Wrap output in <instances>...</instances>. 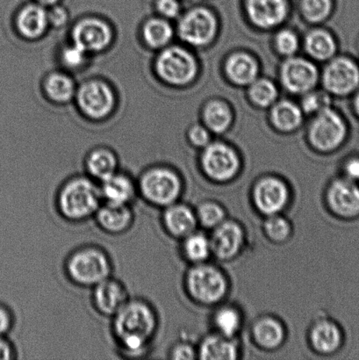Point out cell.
<instances>
[{
	"label": "cell",
	"instance_id": "cell-46",
	"mask_svg": "<svg viewBox=\"0 0 359 360\" xmlns=\"http://www.w3.org/2000/svg\"><path fill=\"white\" fill-rule=\"evenodd\" d=\"M13 319L12 313L5 306L0 305V337H5L12 329Z\"/></svg>",
	"mask_w": 359,
	"mask_h": 360
},
{
	"label": "cell",
	"instance_id": "cell-23",
	"mask_svg": "<svg viewBox=\"0 0 359 360\" xmlns=\"http://www.w3.org/2000/svg\"><path fill=\"white\" fill-rule=\"evenodd\" d=\"M164 224L171 235L186 238L195 232L196 217L188 207L182 204H171L167 207L163 217Z\"/></svg>",
	"mask_w": 359,
	"mask_h": 360
},
{
	"label": "cell",
	"instance_id": "cell-15",
	"mask_svg": "<svg viewBox=\"0 0 359 360\" xmlns=\"http://www.w3.org/2000/svg\"><path fill=\"white\" fill-rule=\"evenodd\" d=\"M328 202L334 213L340 217H358L359 184L344 177L335 180L328 191Z\"/></svg>",
	"mask_w": 359,
	"mask_h": 360
},
{
	"label": "cell",
	"instance_id": "cell-27",
	"mask_svg": "<svg viewBox=\"0 0 359 360\" xmlns=\"http://www.w3.org/2000/svg\"><path fill=\"white\" fill-rule=\"evenodd\" d=\"M44 89L49 100L58 104L72 101L77 93L72 77L65 72L48 74L44 80Z\"/></svg>",
	"mask_w": 359,
	"mask_h": 360
},
{
	"label": "cell",
	"instance_id": "cell-21",
	"mask_svg": "<svg viewBox=\"0 0 359 360\" xmlns=\"http://www.w3.org/2000/svg\"><path fill=\"white\" fill-rule=\"evenodd\" d=\"M102 200L116 205H129L135 199L137 187L131 178L116 172L100 182Z\"/></svg>",
	"mask_w": 359,
	"mask_h": 360
},
{
	"label": "cell",
	"instance_id": "cell-3",
	"mask_svg": "<svg viewBox=\"0 0 359 360\" xmlns=\"http://www.w3.org/2000/svg\"><path fill=\"white\" fill-rule=\"evenodd\" d=\"M66 273L74 283L93 288L110 277L111 261L103 250L84 247L77 250L67 259Z\"/></svg>",
	"mask_w": 359,
	"mask_h": 360
},
{
	"label": "cell",
	"instance_id": "cell-24",
	"mask_svg": "<svg viewBox=\"0 0 359 360\" xmlns=\"http://www.w3.org/2000/svg\"><path fill=\"white\" fill-rule=\"evenodd\" d=\"M304 47L311 58L318 61H329L336 56L337 44L332 33L325 30L309 32L305 38Z\"/></svg>",
	"mask_w": 359,
	"mask_h": 360
},
{
	"label": "cell",
	"instance_id": "cell-40",
	"mask_svg": "<svg viewBox=\"0 0 359 360\" xmlns=\"http://www.w3.org/2000/svg\"><path fill=\"white\" fill-rule=\"evenodd\" d=\"M265 231L269 238L273 241L283 242L290 235L291 227L289 222L280 215H270L265 224Z\"/></svg>",
	"mask_w": 359,
	"mask_h": 360
},
{
	"label": "cell",
	"instance_id": "cell-32",
	"mask_svg": "<svg viewBox=\"0 0 359 360\" xmlns=\"http://www.w3.org/2000/svg\"><path fill=\"white\" fill-rule=\"evenodd\" d=\"M253 335L259 345L265 348H275L282 343L284 330L281 324L272 317H265L256 323Z\"/></svg>",
	"mask_w": 359,
	"mask_h": 360
},
{
	"label": "cell",
	"instance_id": "cell-38",
	"mask_svg": "<svg viewBox=\"0 0 359 360\" xmlns=\"http://www.w3.org/2000/svg\"><path fill=\"white\" fill-rule=\"evenodd\" d=\"M332 100L327 91L312 90L303 95L301 101V110L306 114L316 115L330 108Z\"/></svg>",
	"mask_w": 359,
	"mask_h": 360
},
{
	"label": "cell",
	"instance_id": "cell-30",
	"mask_svg": "<svg viewBox=\"0 0 359 360\" xmlns=\"http://www.w3.org/2000/svg\"><path fill=\"white\" fill-rule=\"evenodd\" d=\"M200 355L206 360H232L237 358V348L230 338L223 335L210 336L200 345Z\"/></svg>",
	"mask_w": 359,
	"mask_h": 360
},
{
	"label": "cell",
	"instance_id": "cell-44",
	"mask_svg": "<svg viewBox=\"0 0 359 360\" xmlns=\"http://www.w3.org/2000/svg\"><path fill=\"white\" fill-rule=\"evenodd\" d=\"M49 27L60 28L66 26L69 21V13L65 7L53 6L48 11Z\"/></svg>",
	"mask_w": 359,
	"mask_h": 360
},
{
	"label": "cell",
	"instance_id": "cell-37",
	"mask_svg": "<svg viewBox=\"0 0 359 360\" xmlns=\"http://www.w3.org/2000/svg\"><path fill=\"white\" fill-rule=\"evenodd\" d=\"M89 54L79 45L72 44L65 46L60 51V61L65 68L77 70L86 65Z\"/></svg>",
	"mask_w": 359,
	"mask_h": 360
},
{
	"label": "cell",
	"instance_id": "cell-2",
	"mask_svg": "<svg viewBox=\"0 0 359 360\" xmlns=\"http://www.w3.org/2000/svg\"><path fill=\"white\" fill-rule=\"evenodd\" d=\"M100 187L87 177L68 180L60 189L58 207L66 220L81 221L93 217L101 206Z\"/></svg>",
	"mask_w": 359,
	"mask_h": 360
},
{
	"label": "cell",
	"instance_id": "cell-9",
	"mask_svg": "<svg viewBox=\"0 0 359 360\" xmlns=\"http://www.w3.org/2000/svg\"><path fill=\"white\" fill-rule=\"evenodd\" d=\"M216 16L205 7H195L179 20L178 34L183 41L195 47L210 44L217 33Z\"/></svg>",
	"mask_w": 359,
	"mask_h": 360
},
{
	"label": "cell",
	"instance_id": "cell-45",
	"mask_svg": "<svg viewBox=\"0 0 359 360\" xmlns=\"http://www.w3.org/2000/svg\"><path fill=\"white\" fill-rule=\"evenodd\" d=\"M344 178L359 184V156H353L344 164Z\"/></svg>",
	"mask_w": 359,
	"mask_h": 360
},
{
	"label": "cell",
	"instance_id": "cell-7",
	"mask_svg": "<svg viewBox=\"0 0 359 360\" xmlns=\"http://www.w3.org/2000/svg\"><path fill=\"white\" fill-rule=\"evenodd\" d=\"M327 93L337 97L351 96L359 88V63L351 56H334L322 77Z\"/></svg>",
	"mask_w": 359,
	"mask_h": 360
},
{
	"label": "cell",
	"instance_id": "cell-35",
	"mask_svg": "<svg viewBox=\"0 0 359 360\" xmlns=\"http://www.w3.org/2000/svg\"><path fill=\"white\" fill-rule=\"evenodd\" d=\"M333 10V0H301L302 15L308 22L320 23L328 19Z\"/></svg>",
	"mask_w": 359,
	"mask_h": 360
},
{
	"label": "cell",
	"instance_id": "cell-22",
	"mask_svg": "<svg viewBox=\"0 0 359 360\" xmlns=\"http://www.w3.org/2000/svg\"><path fill=\"white\" fill-rule=\"evenodd\" d=\"M228 79L237 86H249L258 79L259 65L252 56L237 52L228 56L225 63Z\"/></svg>",
	"mask_w": 359,
	"mask_h": 360
},
{
	"label": "cell",
	"instance_id": "cell-29",
	"mask_svg": "<svg viewBox=\"0 0 359 360\" xmlns=\"http://www.w3.org/2000/svg\"><path fill=\"white\" fill-rule=\"evenodd\" d=\"M86 167L91 178L102 182L117 172L118 160L112 150L98 148L88 155Z\"/></svg>",
	"mask_w": 359,
	"mask_h": 360
},
{
	"label": "cell",
	"instance_id": "cell-31",
	"mask_svg": "<svg viewBox=\"0 0 359 360\" xmlns=\"http://www.w3.org/2000/svg\"><path fill=\"white\" fill-rule=\"evenodd\" d=\"M232 118L230 108L223 101H212L204 108L203 120L209 131L217 134L226 131L230 128Z\"/></svg>",
	"mask_w": 359,
	"mask_h": 360
},
{
	"label": "cell",
	"instance_id": "cell-47",
	"mask_svg": "<svg viewBox=\"0 0 359 360\" xmlns=\"http://www.w3.org/2000/svg\"><path fill=\"white\" fill-rule=\"evenodd\" d=\"M172 359H193L195 358V352L191 345L181 344L175 347L171 352Z\"/></svg>",
	"mask_w": 359,
	"mask_h": 360
},
{
	"label": "cell",
	"instance_id": "cell-41",
	"mask_svg": "<svg viewBox=\"0 0 359 360\" xmlns=\"http://www.w3.org/2000/svg\"><path fill=\"white\" fill-rule=\"evenodd\" d=\"M224 215L223 208L216 203L207 202L199 207V220L207 228L217 227L224 221Z\"/></svg>",
	"mask_w": 359,
	"mask_h": 360
},
{
	"label": "cell",
	"instance_id": "cell-12",
	"mask_svg": "<svg viewBox=\"0 0 359 360\" xmlns=\"http://www.w3.org/2000/svg\"><path fill=\"white\" fill-rule=\"evenodd\" d=\"M114 39L112 30L107 21L96 17H86L77 21L72 30V41L91 53L105 51Z\"/></svg>",
	"mask_w": 359,
	"mask_h": 360
},
{
	"label": "cell",
	"instance_id": "cell-26",
	"mask_svg": "<svg viewBox=\"0 0 359 360\" xmlns=\"http://www.w3.org/2000/svg\"><path fill=\"white\" fill-rule=\"evenodd\" d=\"M311 343L316 351L321 354H332L342 344V333L336 323L322 321L313 327Z\"/></svg>",
	"mask_w": 359,
	"mask_h": 360
},
{
	"label": "cell",
	"instance_id": "cell-4",
	"mask_svg": "<svg viewBox=\"0 0 359 360\" xmlns=\"http://www.w3.org/2000/svg\"><path fill=\"white\" fill-rule=\"evenodd\" d=\"M155 70L164 83L172 86H185L195 79L198 63L188 49L167 46L157 56Z\"/></svg>",
	"mask_w": 359,
	"mask_h": 360
},
{
	"label": "cell",
	"instance_id": "cell-13",
	"mask_svg": "<svg viewBox=\"0 0 359 360\" xmlns=\"http://www.w3.org/2000/svg\"><path fill=\"white\" fill-rule=\"evenodd\" d=\"M202 164L206 174L218 181L233 178L240 167L237 154L223 143H210L206 146Z\"/></svg>",
	"mask_w": 359,
	"mask_h": 360
},
{
	"label": "cell",
	"instance_id": "cell-16",
	"mask_svg": "<svg viewBox=\"0 0 359 360\" xmlns=\"http://www.w3.org/2000/svg\"><path fill=\"white\" fill-rule=\"evenodd\" d=\"M254 201L262 213L273 215L283 210L288 201V189L280 179L267 177L259 180L254 189Z\"/></svg>",
	"mask_w": 359,
	"mask_h": 360
},
{
	"label": "cell",
	"instance_id": "cell-49",
	"mask_svg": "<svg viewBox=\"0 0 359 360\" xmlns=\"http://www.w3.org/2000/svg\"><path fill=\"white\" fill-rule=\"evenodd\" d=\"M351 96H353V104H351L353 105V110L354 115L359 120V88Z\"/></svg>",
	"mask_w": 359,
	"mask_h": 360
},
{
	"label": "cell",
	"instance_id": "cell-20",
	"mask_svg": "<svg viewBox=\"0 0 359 360\" xmlns=\"http://www.w3.org/2000/svg\"><path fill=\"white\" fill-rule=\"evenodd\" d=\"M95 217L98 225L108 234H122L131 227L133 214L129 205H101Z\"/></svg>",
	"mask_w": 359,
	"mask_h": 360
},
{
	"label": "cell",
	"instance_id": "cell-28",
	"mask_svg": "<svg viewBox=\"0 0 359 360\" xmlns=\"http://www.w3.org/2000/svg\"><path fill=\"white\" fill-rule=\"evenodd\" d=\"M174 35L168 20L162 17L151 18L143 25L142 37L148 47L162 49L167 47Z\"/></svg>",
	"mask_w": 359,
	"mask_h": 360
},
{
	"label": "cell",
	"instance_id": "cell-17",
	"mask_svg": "<svg viewBox=\"0 0 359 360\" xmlns=\"http://www.w3.org/2000/svg\"><path fill=\"white\" fill-rule=\"evenodd\" d=\"M93 288V304L101 315L114 317L129 301L124 285L111 277Z\"/></svg>",
	"mask_w": 359,
	"mask_h": 360
},
{
	"label": "cell",
	"instance_id": "cell-39",
	"mask_svg": "<svg viewBox=\"0 0 359 360\" xmlns=\"http://www.w3.org/2000/svg\"><path fill=\"white\" fill-rule=\"evenodd\" d=\"M274 44L277 51L286 58H291L296 54L300 46L297 34L287 28L278 32Z\"/></svg>",
	"mask_w": 359,
	"mask_h": 360
},
{
	"label": "cell",
	"instance_id": "cell-34",
	"mask_svg": "<svg viewBox=\"0 0 359 360\" xmlns=\"http://www.w3.org/2000/svg\"><path fill=\"white\" fill-rule=\"evenodd\" d=\"M184 252L193 262H202L212 252L210 240L202 233L192 232L185 238Z\"/></svg>",
	"mask_w": 359,
	"mask_h": 360
},
{
	"label": "cell",
	"instance_id": "cell-42",
	"mask_svg": "<svg viewBox=\"0 0 359 360\" xmlns=\"http://www.w3.org/2000/svg\"><path fill=\"white\" fill-rule=\"evenodd\" d=\"M156 10L164 19H176L181 14V6L178 0H157Z\"/></svg>",
	"mask_w": 359,
	"mask_h": 360
},
{
	"label": "cell",
	"instance_id": "cell-25",
	"mask_svg": "<svg viewBox=\"0 0 359 360\" xmlns=\"http://www.w3.org/2000/svg\"><path fill=\"white\" fill-rule=\"evenodd\" d=\"M270 122L278 130L291 132L301 125L303 112L290 101H276L270 109Z\"/></svg>",
	"mask_w": 359,
	"mask_h": 360
},
{
	"label": "cell",
	"instance_id": "cell-43",
	"mask_svg": "<svg viewBox=\"0 0 359 360\" xmlns=\"http://www.w3.org/2000/svg\"><path fill=\"white\" fill-rule=\"evenodd\" d=\"M188 139L193 146L203 147L209 146L211 142L209 130L206 127L196 124L190 128Z\"/></svg>",
	"mask_w": 359,
	"mask_h": 360
},
{
	"label": "cell",
	"instance_id": "cell-6",
	"mask_svg": "<svg viewBox=\"0 0 359 360\" xmlns=\"http://www.w3.org/2000/svg\"><path fill=\"white\" fill-rule=\"evenodd\" d=\"M138 187L148 202L165 207L176 202L182 189L177 174L165 167H154L144 172Z\"/></svg>",
	"mask_w": 359,
	"mask_h": 360
},
{
	"label": "cell",
	"instance_id": "cell-18",
	"mask_svg": "<svg viewBox=\"0 0 359 360\" xmlns=\"http://www.w3.org/2000/svg\"><path fill=\"white\" fill-rule=\"evenodd\" d=\"M15 26L21 37L27 40H37L49 27L48 11L40 4H28L18 13Z\"/></svg>",
	"mask_w": 359,
	"mask_h": 360
},
{
	"label": "cell",
	"instance_id": "cell-36",
	"mask_svg": "<svg viewBox=\"0 0 359 360\" xmlns=\"http://www.w3.org/2000/svg\"><path fill=\"white\" fill-rule=\"evenodd\" d=\"M214 323L221 335L230 338L237 334L241 326V317L237 309L225 307L218 310Z\"/></svg>",
	"mask_w": 359,
	"mask_h": 360
},
{
	"label": "cell",
	"instance_id": "cell-14",
	"mask_svg": "<svg viewBox=\"0 0 359 360\" xmlns=\"http://www.w3.org/2000/svg\"><path fill=\"white\" fill-rule=\"evenodd\" d=\"M244 6L249 20L262 30L279 27L289 13L287 0H244Z\"/></svg>",
	"mask_w": 359,
	"mask_h": 360
},
{
	"label": "cell",
	"instance_id": "cell-19",
	"mask_svg": "<svg viewBox=\"0 0 359 360\" xmlns=\"http://www.w3.org/2000/svg\"><path fill=\"white\" fill-rule=\"evenodd\" d=\"M211 249L218 257L230 259L237 254L244 243V232L234 221H223L214 228L210 240Z\"/></svg>",
	"mask_w": 359,
	"mask_h": 360
},
{
	"label": "cell",
	"instance_id": "cell-5",
	"mask_svg": "<svg viewBox=\"0 0 359 360\" xmlns=\"http://www.w3.org/2000/svg\"><path fill=\"white\" fill-rule=\"evenodd\" d=\"M348 136L347 122L332 108L316 114L308 129V139L312 146L325 153L339 149L346 142Z\"/></svg>",
	"mask_w": 359,
	"mask_h": 360
},
{
	"label": "cell",
	"instance_id": "cell-51",
	"mask_svg": "<svg viewBox=\"0 0 359 360\" xmlns=\"http://www.w3.org/2000/svg\"><path fill=\"white\" fill-rule=\"evenodd\" d=\"M357 46H358V52H359V37L358 38Z\"/></svg>",
	"mask_w": 359,
	"mask_h": 360
},
{
	"label": "cell",
	"instance_id": "cell-10",
	"mask_svg": "<svg viewBox=\"0 0 359 360\" xmlns=\"http://www.w3.org/2000/svg\"><path fill=\"white\" fill-rule=\"evenodd\" d=\"M190 294L200 302L212 304L221 301L227 292V282L223 274L209 264L193 267L188 275Z\"/></svg>",
	"mask_w": 359,
	"mask_h": 360
},
{
	"label": "cell",
	"instance_id": "cell-33",
	"mask_svg": "<svg viewBox=\"0 0 359 360\" xmlns=\"http://www.w3.org/2000/svg\"><path fill=\"white\" fill-rule=\"evenodd\" d=\"M249 86V97L256 107L268 108L277 101L278 89L272 81L258 77Z\"/></svg>",
	"mask_w": 359,
	"mask_h": 360
},
{
	"label": "cell",
	"instance_id": "cell-1",
	"mask_svg": "<svg viewBox=\"0 0 359 360\" xmlns=\"http://www.w3.org/2000/svg\"><path fill=\"white\" fill-rule=\"evenodd\" d=\"M156 313L147 302L129 301L114 316V330L119 347L128 355L145 354L156 333Z\"/></svg>",
	"mask_w": 359,
	"mask_h": 360
},
{
	"label": "cell",
	"instance_id": "cell-48",
	"mask_svg": "<svg viewBox=\"0 0 359 360\" xmlns=\"http://www.w3.org/2000/svg\"><path fill=\"white\" fill-rule=\"evenodd\" d=\"M14 359L13 345L5 337H0V360H9Z\"/></svg>",
	"mask_w": 359,
	"mask_h": 360
},
{
	"label": "cell",
	"instance_id": "cell-50",
	"mask_svg": "<svg viewBox=\"0 0 359 360\" xmlns=\"http://www.w3.org/2000/svg\"><path fill=\"white\" fill-rule=\"evenodd\" d=\"M37 2L44 6H53L56 5L58 0H37Z\"/></svg>",
	"mask_w": 359,
	"mask_h": 360
},
{
	"label": "cell",
	"instance_id": "cell-11",
	"mask_svg": "<svg viewBox=\"0 0 359 360\" xmlns=\"http://www.w3.org/2000/svg\"><path fill=\"white\" fill-rule=\"evenodd\" d=\"M280 76L285 89L298 95L315 90L319 80L318 70L314 63L295 56L285 60Z\"/></svg>",
	"mask_w": 359,
	"mask_h": 360
},
{
	"label": "cell",
	"instance_id": "cell-8",
	"mask_svg": "<svg viewBox=\"0 0 359 360\" xmlns=\"http://www.w3.org/2000/svg\"><path fill=\"white\" fill-rule=\"evenodd\" d=\"M79 110L87 118L103 120L114 111L116 98L108 84L98 79H91L77 88L75 95Z\"/></svg>",
	"mask_w": 359,
	"mask_h": 360
}]
</instances>
